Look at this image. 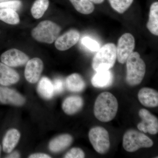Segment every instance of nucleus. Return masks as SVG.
Instances as JSON below:
<instances>
[{
  "mask_svg": "<svg viewBox=\"0 0 158 158\" xmlns=\"http://www.w3.org/2000/svg\"><path fill=\"white\" fill-rule=\"evenodd\" d=\"M118 109L117 99L112 93L104 92L98 96L94 108L95 117L102 122H108L115 118Z\"/></svg>",
  "mask_w": 158,
  "mask_h": 158,
  "instance_id": "nucleus-1",
  "label": "nucleus"
},
{
  "mask_svg": "<svg viewBox=\"0 0 158 158\" xmlns=\"http://www.w3.org/2000/svg\"><path fill=\"white\" fill-rule=\"evenodd\" d=\"M126 81L131 86L139 85L144 78L146 65L140 54L133 52L126 61Z\"/></svg>",
  "mask_w": 158,
  "mask_h": 158,
  "instance_id": "nucleus-2",
  "label": "nucleus"
},
{
  "mask_svg": "<svg viewBox=\"0 0 158 158\" xmlns=\"http://www.w3.org/2000/svg\"><path fill=\"white\" fill-rule=\"evenodd\" d=\"M116 59V45L106 44L97 51L92 60V68L96 72L109 70L115 65Z\"/></svg>",
  "mask_w": 158,
  "mask_h": 158,
  "instance_id": "nucleus-3",
  "label": "nucleus"
},
{
  "mask_svg": "<svg viewBox=\"0 0 158 158\" xmlns=\"http://www.w3.org/2000/svg\"><path fill=\"white\" fill-rule=\"evenodd\" d=\"M61 31V27L56 23L45 20L34 28L31 34L37 41L51 44L57 39Z\"/></svg>",
  "mask_w": 158,
  "mask_h": 158,
  "instance_id": "nucleus-4",
  "label": "nucleus"
},
{
  "mask_svg": "<svg viewBox=\"0 0 158 158\" xmlns=\"http://www.w3.org/2000/svg\"><path fill=\"white\" fill-rule=\"evenodd\" d=\"M153 145V142L149 137L136 130H128L123 135V146L128 152H135L141 148H149Z\"/></svg>",
  "mask_w": 158,
  "mask_h": 158,
  "instance_id": "nucleus-5",
  "label": "nucleus"
},
{
  "mask_svg": "<svg viewBox=\"0 0 158 158\" xmlns=\"http://www.w3.org/2000/svg\"><path fill=\"white\" fill-rule=\"evenodd\" d=\"M89 141L97 152L101 154L107 152L110 146L108 131L102 127H95L89 131Z\"/></svg>",
  "mask_w": 158,
  "mask_h": 158,
  "instance_id": "nucleus-6",
  "label": "nucleus"
},
{
  "mask_svg": "<svg viewBox=\"0 0 158 158\" xmlns=\"http://www.w3.org/2000/svg\"><path fill=\"white\" fill-rule=\"evenodd\" d=\"M135 48V39L130 33L123 34L118 39L116 47V56L118 62L121 64L126 62Z\"/></svg>",
  "mask_w": 158,
  "mask_h": 158,
  "instance_id": "nucleus-7",
  "label": "nucleus"
},
{
  "mask_svg": "<svg viewBox=\"0 0 158 158\" xmlns=\"http://www.w3.org/2000/svg\"><path fill=\"white\" fill-rule=\"evenodd\" d=\"M139 116L142 121L138 123L137 127L139 131L155 135L158 133V119L156 116L146 109L139 110Z\"/></svg>",
  "mask_w": 158,
  "mask_h": 158,
  "instance_id": "nucleus-8",
  "label": "nucleus"
},
{
  "mask_svg": "<svg viewBox=\"0 0 158 158\" xmlns=\"http://www.w3.org/2000/svg\"><path fill=\"white\" fill-rule=\"evenodd\" d=\"M1 60L3 63L8 66L17 67L25 65L29 61V58L19 50L11 49L1 55Z\"/></svg>",
  "mask_w": 158,
  "mask_h": 158,
  "instance_id": "nucleus-9",
  "label": "nucleus"
},
{
  "mask_svg": "<svg viewBox=\"0 0 158 158\" xmlns=\"http://www.w3.org/2000/svg\"><path fill=\"white\" fill-rule=\"evenodd\" d=\"M43 68V63L39 58H33L29 60L27 62L25 69V77L26 80L33 84L38 81Z\"/></svg>",
  "mask_w": 158,
  "mask_h": 158,
  "instance_id": "nucleus-10",
  "label": "nucleus"
},
{
  "mask_svg": "<svg viewBox=\"0 0 158 158\" xmlns=\"http://www.w3.org/2000/svg\"><path fill=\"white\" fill-rule=\"evenodd\" d=\"M80 34L76 30H70L58 37L55 46L59 51H66L72 47L79 41Z\"/></svg>",
  "mask_w": 158,
  "mask_h": 158,
  "instance_id": "nucleus-11",
  "label": "nucleus"
},
{
  "mask_svg": "<svg viewBox=\"0 0 158 158\" xmlns=\"http://www.w3.org/2000/svg\"><path fill=\"white\" fill-rule=\"evenodd\" d=\"M0 102L4 104L21 106L25 102V99L15 90L0 87Z\"/></svg>",
  "mask_w": 158,
  "mask_h": 158,
  "instance_id": "nucleus-12",
  "label": "nucleus"
},
{
  "mask_svg": "<svg viewBox=\"0 0 158 158\" xmlns=\"http://www.w3.org/2000/svg\"><path fill=\"white\" fill-rule=\"evenodd\" d=\"M138 98L140 103L147 107L154 108L158 106V91L148 88H144L139 90Z\"/></svg>",
  "mask_w": 158,
  "mask_h": 158,
  "instance_id": "nucleus-13",
  "label": "nucleus"
},
{
  "mask_svg": "<svg viewBox=\"0 0 158 158\" xmlns=\"http://www.w3.org/2000/svg\"><path fill=\"white\" fill-rule=\"evenodd\" d=\"M19 80V74L16 71L0 62V84L9 86L17 83Z\"/></svg>",
  "mask_w": 158,
  "mask_h": 158,
  "instance_id": "nucleus-14",
  "label": "nucleus"
},
{
  "mask_svg": "<svg viewBox=\"0 0 158 158\" xmlns=\"http://www.w3.org/2000/svg\"><path fill=\"white\" fill-rule=\"evenodd\" d=\"M114 77L110 69L97 72L91 79V83L94 87L97 88L110 87L113 83Z\"/></svg>",
  "mask_w": 158,
  "mask_h": 158,
  "instance_id": "nucleus-15",
  "label": "nucleus"
},
{
  "mask_svg": "<svg viewBox=\"0 0 158 158\" xmlns=\"http://www.w3.org/2000/svg\"><path fill=\"white\" fill-rule=\"evenodd\" d=\"M84 101L81 97L72 96L65 99L62 103V108L68 115H73L79 112L83 107Z\"/></svg>",
  "mask_w": 158,
  "mask_h": 158,
  "instance_id": "nucleus-16",
  "label": "nucleus"
},
{
  "mask_svg": "<svg viewBox=\"0 0 158 158\" xmlns=\"http://www.w3.org/2000/svg\"><path fill=\"white\" fill-rule=\"evenodd\" d=\"M73 138L70 135L63 134L54 138L50 142L49 148L53 152L62 151L70 146Z\"/></svg>",
  "mask_w": 158,
  "mask_h": 158,
  "instance_id": "nucleus-17",
  "label": "nucleus"
},
{
  "mask_svg": "<svg viewBox=\"0 0 158 158\" xmlns=\"http://www.w3.org/2000/svg\"><path fill=\"white\" fill-rule=\"evenodd\" d=\"M20 138L18 130L12 129L9 130L3 138V150L4 152L11 153L17 145Z\"/></svg>",
  "mask_w": 158,
  "mask_h": 158,
  "instance_id": "nucleus-18",
  "label": "nucleus"
},
{
  "mask_svg": "<svg viewBox=\"0 0 158 158\" xmlns=\"http://www.w3.org/2000/svg\"><path fill=\"white\" fill-rule=\"evenodd\" d=\"M65 85L69 90L74 92H81L86 87L84 79L78 73H73L67 77Z\"/></svg>",
  "mask_w": 158,
  "mask_h": 158,
  "instance_id": "nucleus-19",
  "label": "nucleus"
},
{
  "mask_svg": "<svg viewBox=\"0 0 158 158\" xmlns=\"http://www.w3.org/2000/svg\"><path fill=\"white\" fill-rule=\"evenodd\" d=\"M37 91L43 98L50 99L55 93L53 83L48 78L43 77L38 83Z\"/></svg>",
  "mask_w": 158,
  "mask_h": 158,
  "instance_id": "nucleus-20",
  "label": "nucleus"
},
{
  "mask_svg": "<svg viewBox=\"0 0 158 158\" xmlns=\"http://www.w3.org/2000/svg\"><path fill=\"white\" fill-rule=\"evenodd\" d=\"M147 27L152 34L158 35V2H155L152 4L150 9L149 19Z\"/></svg>",
  "mask_w": 158,
  "mask_h": 158,
  "instance_id": "nucleus-21",
  "label": "nucleus"
},
{
  "mask_svg": "<svg viewBox=\"0 0 158 158\" xmlns=\"http://www.w3.org/2000/svg\"><path fill=\"white\" fill-rule=\"evenodd\" d=\"M75 9L81 14H91L94 10V6L90 0H69Z\"/></svg>",
  "mask_w": 158,
  "mask_h": 158,
  "instance_id": "nucleus-22",
  "label": "nucleus"
},
{
  "mask_svg": "<svg viewBox=\"0 0 158 158\" xmlns=\"http://www.w3.org/2000/svg\"><path fill=\"white\" fill-rule=\"evenodd\" d=\"M49 0H36L31 9V14L36 19L42 17L48 9Z\"/></svg>",
  "mask_w": 158,
  "mask_h": 158,
  "instance_id": "nucleus-23",
  "label": "nucleus"
},
{
  "mask_svg": "<svg viewBox=\"0 0 158 158\" xmlns=\"http://www.w3.org/2000/svg\"><path fill=\"white\" fill-rule=\"evenodd\" d=\"M0 20L11 25H16L19 23V15L12 9H0Z\"/></svg>",
  "mask_w": 158,
  "mask_h": 158,
  "instance_id": "nucleus-24",
  "label": "nucleus"
},
{
  "mask_svg": "<svg viewBox=\"0 0 158 158\" xmlns=\"http://www.w3.org/2000/svg\"><path fill=\"white\" fill-rule=\"evenodd\" d=\"M110 6L120 14L125 12L132 5L134 0H109Z\"/></svg>",
  "mask_w": 158,
  "mask_h": 158,
  "instance_id": "nucleus-25",
  "label": "nucleus"
},
{
  "mask_svg": "<svg viewBox=\"0 0 158 158\" xmlns=\"http://www.w3.org/2000/svg\"><path fill=\"white\" fill-rule=\"evenodd\" d=\"M81 42L83 45L92 52H97L100 48L98 43L89 37H84L82 39Z\"/></svg>",
  "mask_w": 158,
  "mask_h": 158,
  "instance_id": "nucleus-26",
  "label": "nucleus"
},
{
  "mask_svg": "<svg viewBox=\"0 0 158 158\" xmlns=\"http://www.w3.org/2000/svg\"><path fill=\"white\" fill-rule=\"evenodd\" d=\"M21 6L22 2L19 0H12L0 3V9H10L15 11L19 10Z\"/></svg>",
  "mask_w": 158,
  "mask_h": 158,
  "instance_id": "nucleus-27",
  "label": "nucleus"
},
{
  "mask_svg": "<svg viewBox=\"0 0 158 158\" xmlns=\"http://www.w3.org/2000/svg\"><path fill=\"white\" fill-rule=\"evenodd\" d=\"M85 157V153L83 150L79 148H74L66 153L64 156L65 158H83Z\"/></svg>",
  "mask_w": 158,
  "mask_h": 158,
  "instance_id": "nucleus-28",
  "label": "nucleus"
},
{
  "mask_svg": "<svg viewBox=\"0 0 158 158\" xmlns=\"http://www.w3.org/2000/svg\"><path fill=\"white\" fill-rule=\"evenodd\" d=\"M53 85L55 93H61L64 90V83L62 79L59 78L55 79Z\"/></svg>",
  "mask_w": 158,
  "mask_h": 158,
  "instance_id": "nucleus-29",
  "label": "nucleus"
},
{
  "mask_svg": "<svg viewBox=\"0 0 158 158\" xmlns=\"http://www.w3.org/2000/svg\"><path fill=\"white\" fill-rule=\"evenodd\" d=\"M30 158H50V156L44 153H35L31 155L29 157Z\"/></svg>",
  "mask_w": 158,
  "mask_h": 158,
  "instance_id": "nucleus-30",
  "label": "nucleus"
},
{
  "mask_svg": "<svg viewBox=\"0 0 158 158\" xmlns=\"http://www.w3.org/2000/svg\"><path fill=\"white\" fill-rule=\"evenodd\" d=\"M20 156L19 153L15 151L14 152L11 153L6 158H20Z\"/></svg>",
  "mask_w": 158,
  "mask_h": 158,
  "instance_id": "nucleus-31",
  "label": "nucleus"
},
{
  "mask_svg": "<svg viewBox=\"0 0 158 158\" xmlns=\"http://www.w3.org/2000/svg\"><path fill=\"white\" fill-rule=\"evenodd\" d=\"M90 1L92 3H94L97 4H100L103 2L105 0H90Z\"/></svg>",
  "mask_w": 158,
  "mask_h": 158,
  "instance_id": "nucleus-32",
  "label": "nucleus"
},
{
  "mask_svg": "<svg viewBox=\"0 0 158 158\" xmlns=\"http://www.w3.org/2000/svg\"><path fill=\"white\" fill-rule=\"evenodd\" d=\"M8 1H9V0H0V3L3 2H5Z\"/></svg>",
  "mask_w": 158,
  "mask_h": 158,
  "instance_id": "nucleus-33",
  "label": "nucleus"
},
{
  "mask_svg": "<svg viewBox=\"0 0 158 158\" xmlns=\"http://www.w3.org/2000/svg\"><path fill=\"white\" fill-rule=\"evenodd\" d=\"M1 151H2V147H1V144H0V156H1Z\"/></svg>",
  "mask_w": 158,
  "mask_h": 158,
  "instance_id": "nucleus-34",
  "label": "nucleus"
}]
</instances>
